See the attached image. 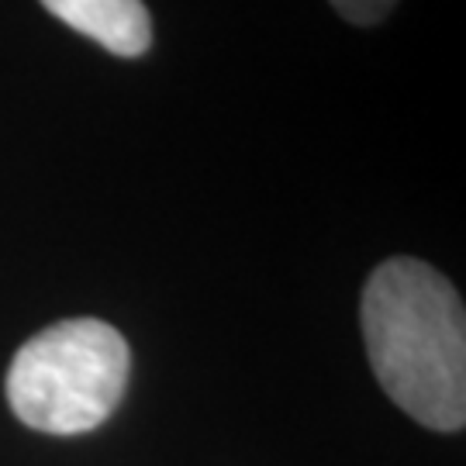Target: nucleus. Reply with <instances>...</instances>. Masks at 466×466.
Segmentation results:
<instances>
[{"mask_svg": "<svg viewBox=\"0 0 466 466\" xmlns=\"http://www.w3.org/2000/svg\"><path fill=\"white\" fill-rule=\"evenodd\" d=\"M360 325L370 367L404 415L435 432L466 425V318L452 283L421 259L370 273Z\"/></svg>", "mask_w": 466, "mask_h": 466, "instance_id": "1", "label": "nucleus"}, {"mask_svg": "<svg viewBox=\"0 0 466 466\" xmlns=\"http://www.w3.org/2000/svg\"><path fill=\"white\" fill-rule=\"evenodd\" d=\"M132 352L100 318H66L28 339L7 370V404L21 425L46 435L100 429L125 398Z\"/></svg>", "mask_w": 466, "mask_h": 466, "instance_id": "2", "label": "nucleus"}, {"mask_svg": "<svg viewBox=\"0 0 466 466\" xmlns=\"http://www.w3.org/2000/svg\"><path fill=\"white\" fill-rule=\"evenodd\" d=\"M42 7L121 59H135L152 46V21L142 0H42Z\"/></svg>", "mask_w": 466, "mask_h": 466, "instance_id": "3", "label": "nucleus"}, {"mask_svg": "<svg viewBox=\"0 0 466 466\" xmlns=\"http://www.w3.org/2000/svg\"><path fill=\"white\" fill-rule=\"evenodd\" d=\"M398 0H332V7L339 15L352 21V25H380L383 17L390 15V7H394Z\"/></svg>", "mask_w": 466, "mask_h": 466, "instance_id": "4", "label": "nucleus"}]
</instances>
